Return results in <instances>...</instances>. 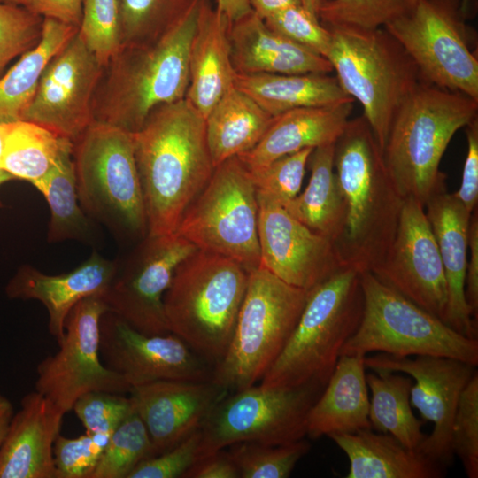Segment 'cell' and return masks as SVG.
<instances>
[{
    "instance_id": "7",
    "label": "cell",
    "mask_w": 478,
    "mask_h": 478,
    "mask_svg": "<svg viewBox=\"0 0 478 478\" xmlns=\"http://www.w3.org/2000/svg\"><path fill=\"white\" fill-rule=\"evenodd\" d=\"M331 42L326 58L344 92L357 100L382 148L391 123L421 82L417 66L384 27H328Z\"/></svg>"
},
{
    "instance_id": "46",
    "label": "cell",
    "mask_w": 478,
    "mask_h": 478,
    "mask_svg": "<svg viewBox=\"0 0 478 478\" xmlns=\"http://www.w3.org/2000/svg\"><path fill=\"white\" fill-rule=\"evenodd\" d=\"M264 21L274 32L326 58L330 47L331 32L302 4L286 7Z\"/></svg>"
},
{
    "instance_id": "28",
    "label": "cell",
    "mask_w": 478,
    "mask_h": 478,
    "mask_svg": "<svg viewBox=\"0 0 478 478\" xmlns=\"http://www.w3.org/2000/svg\"><path fill=\"white\" fill-rule=\"evenodd\" d=\"M365 369L363 356H340L322 393L309 412L310 438L372 428Z\"/></svg>"
},
{
    "instance_id": "18",
    "label": "cell",
    "mask_w": 478,
    "mask_h": 478,
    "mask_svg": "<svg viewBox=\"0 0 478 478\" xmlns=\"http://www.w3.org/2000/svg\"><path fill=\"white\" fill-rule=\"evenodd\" d=\"M104 67L77 32L47 65L22 120L74 143L94 121L92 102Z\"/></svg>"
},
{
    "instance_id": "53",
    "label": "cell",
    "mask_w": 478,
    "mask_h": 478,
    "mask_svg": "<svg viewBox=\"0 0 478 478\" xmlns=\"http://www.w3.org/2000/svg\"><path fill=\"white\" fill-rule=\"evenodd\" d=\"M249 3L263 19L290 5L301 4L300 0H249Z\"/></svg>"
},
{
    "instance_id": "3",
    "label": "cell",
    "mask_w": 478,
    "mask_h": 478,
    "mask_svg": "<svg viewBox=\"0 0 478 478\" xmlns=\"http://www.w3.org/2000/svg\"><path fill=\"white\" fill-rule=\"evenodd\" d=\"M204 1L194 0L157 41L121 47L104 67L92 102L94 120L135 133L157 107L185 98L189 47Z\"/></svg>"
},
{
    "instance_id": "27",
    "label": "cell",
    "mask_w": 478,
    "mask_h": 478,
    "mask_svg": "<svg viewBox=\"0 0 478 478\" xmlns=\"http://www.w3.org/2000/svg\"><path fill=\"white\" fill-rule=\"evenodd\" d=\"M353 102L297 108L277 115L259 142L237 158L248 170H254L304 149L335 143L350 120Z\"/></svg>"
},
{
    "instance_id": "56",
    "label": "cell",
    "mask_w": 478,
    "mask_h": 478,
    "mask_svg": "<svg viewBox=\"0 0 478 478\" xmlns=\"http://www.w3.org/2000/svg\"><path fill=\"white\" fill-rule=\"evenodd\" d=\"M323 1L324 0H300L302 6L316 17H318V12Z\"/></svg>"
},
{
    "instance_id": "54",
    "label": "cell",
    "mask_w": 478,
    "mask_h": 478,
    "mask_svg": "<svg viewBox=\"0 0 478 478\" xmlns=\"http://www.w3.org/2000/svg\"><path fill=\"white\" fill-rule=\"evenodd\" d=\"M216 8L230 22L243 17L252 11L249 0H217Z\"/></svg>"
},
{
    "instance_id": "50",
    "label": "cell",
    "mask_w": 478,
    "mask_h": 478,
    "mask_svg": "<svg viewBox=\"0 0 478 478\" xmlns=\"http://www.w3.org/2000/svg\"><path fill=\"white\" fill-rule=\"evenodd\" d=\"M467 266L465 281V297L472 318H478V211L475 208L470 215L468 227Z\"/></svg>"
},
{
    "instance_id": "5",
    "label": "cell",
    "mask_w": 478,
    "mask_h": 478,
    "mask_svg": "<svg viewBox=\"0 0 478 478\" xmlns=\"http://www.w3.org/2000/svg\"><path fill=\"white\" fill-rule=\"evenodd\" d=\"M248 277L236 261L197 249L178 265L164 295L169 332L213 367L230 343Z\"/></svg>"
},
{
    "instance_id": "10",
    "label": "cell",
    "mask_w": 478,
    "mask_h": 478,
    "mask_svg": "<svg viewBox=\"0 0 478 478\" xmlns=\"http://www.w3.org/2000/svg\"><path fill=\"white\" fill-rule=\"evenodd\" d=\"M364 312L341 355L381 351L396 357L436 356L477 366L478 341L468 338L379 281L360 273Z\"/></svg>"
},
{
    "instance_id": "14",
    "label": "cell",
    "mask_w": 478,
    "mask_h": 478,
    "mask_svg": "<svg viewBox=\"0 0 478 478\" xmlns=\"http://www.w3.org/2000/svg\"><path fill=\"white\" fill-rule=\"evenodd\" d=\"M108 307L99 295L83 298L69 312L58 351L37 366L35 389L65 414L83 395L129 394L131 386L107 368L99 352V323Z\"/></svg>"
},
{
    "instance_id": "1",
    "label": "cell",
    "mask_w": 478,
    "mask_h": 478,
    "mask_svg": "<svg viewBox=\"0 0 478 478\" xmlns=\"http://www.w3.org/2000/svg\"><path fill=\"white\" fill-rule=\"evenodd\" d=\"M133 138L148 235L174 233L215 168L205 119L184 98L157 107Z\"/></svg>"
},
{
    "instance_id": "15",
    "label": "cell",
    "mask_w": 478,
    "mask_h": 478,
    "mask_svg": "<svg viewBox=\"0 0 478 478\" xmlns=\"http://www.w3.org/2000/svg\"><path fill=\"white\" fill-rule=\"evenodd\" d=\"M197 248L172 233L147 235L120 261L102 298L111 312L145 335L170 333L163 298L178 265Z\"/></svg>"
},
{
    "instance_id": "2",
    "label": "cell",
    "mask_w": 478,
    "mask_h": 478,
    "mask_svg": "<svg viewBox=\"0 0 478 478\" xmlns=\"http://www.w3.org/2000/svg\"><path fill=\"white\" fill-rule=\"evenodd\" d=\"M334 169L345 204L336 250L344 266L373 272L394 240L404 198L363 115L350 119L335 143Z\"/></svg>"
},
{
    "instance_id": "59",
    "label": "cell",
    "mask_w": 478,
    "mask_h": 478,
    "mask_svg": "<svg viewBox=\"0 0 478 478\" xmlns=\"http://www.w3.org/2000/svg\"><path fill=\"white\" fill-rule=\"evenodd\" d=\"M463 2V6L466 9V10H469L470 11V0H462Z\"/></svg>"
},
{
    "instance_id": "47",
    "label": "cell",
    "mask_w": 478,
    "mask_h": 478,
    "mask_svg": "<svg viewBox=\"0 0 478 478\" xmlns=\"http://www.w3.org/2000/svg\"><path fill=\"white\" fill-rule=\"evenodd\" d=\"M109 439L87 432L74 438L59 434L53 446L57 478H90Z\"/></svg>"
},
{
    "instance_id": "8",
    "label": "cell",
    "mask_w": 478,
    "mask_h": 478,
    "mask_svg": "<svg viewBox=\"0 0 478 478\" xmlns=\"http://www.w3.org/2000/svg\"><path fill=\"white\" fill-rule=\"evenodd\" d=\"M80 204L117 238L139 242L148 235L133 133L94 120L73 143Z\"/></svg>"
},
{
    "instance_id": "12",
    "label": "cell",
    "mask_w": 478,
    "mask_h": 478,
    "mask_svg": "<svg viewBox=\"0 0 478 478\" xmlns=\"http://www.w3.org/2000/svg\"><path fill=\"white\" fill-rule=\"evenodd\" d=\"M462 0H418L411 12L384 28L418 68L421 81L478 101V59L474 31Z\"/></svg>"
},
{
    "instance_id": "52",
    "label": "cell",
    "mask_w": 478,
    "mask_h": 478,
    "mask_svg": "<svg viewBox=\"0 0 478 478\" xmlns=\"http://www.w3.org/2000/svg\"><path fill=\"white\" fill-rule=\"evenodd\" d=\"M83 0H29L26 6L30 12L61 22L80 27Z\"/></svg>"
},
{
    "instance_id": "39",
    "label": "cell",
    "mask_w": 478,
    "mask_h": 478,
    "mask_svg": "<svg viewBox=\"0 0 478 478\" xmlns=\"http://www.w3.org/2000/svg\"><path fill=\"white\" fill-rule=\"evenodd\" d=\"M310 449L311 443L303 438L281 445L243 442L230 445L227 451L240 478H286Z\"/></svg>"
},
{
    "instance_id": "31",
    "label": "cell",
    "mask_w": 478,
    "mask_h": 478,
    "mask_svg": "<svg viewBox=\"0 0 478 478\" xmlns=\"http://www.w3.org/2000/svg\"><path fill=\"white\" fill-rule=\"evenodd\" d=\"M273 118L245 93L231 88L205 117L206 141L214 166L251 150Z\"/></svg>"
},
{
    "instance_id": "51",
    "label": "cell",
    "mask_w": 478,
    "mask_h": 478,
    "mask_svg": "<svg viewBox=\"0 0 478 478\" xmlns=\"http://www.w3.org/2000/svg\"><path fill=\"white\" fill-rule=\"evenodd\" d=\"M183 478H240L237 466L225 449L197 460Z\"/></svg>"
},
{
    "instance_id": "17",
    "label": "cell",
    "mask_w": 478,
    "mask_h": 478,
    "mask_svg": "<svg viewBox=\"0 0 478 478\" xmlns=\"http://www.w3.org/2000/svg\"><path fill=\"white\" fill-rule=\"evenodd\" d=\"M104 365L131 388L162 380L211 381L213 366L173 333H141L111 312L99 323Z\"/></svg>"
},
{
    "instance_id": "34",
    "label": "cell",
    "mask_w": 478,
    "mask_h": 478,
    "mask_svg": "<svg viewBox=\"0 0 478 478\" xmlns=\"http://www.w3.org/2000/svg\"><path fill=\"white\" fill-rule=\"evenodd\" d=\"M0 127L3 135L0 173L5 181L18 178L32 184L50 171L63 150L73 143L28 120L0 124Z\"/></svg>"
},
{
    "instance_id": "24",
    "label": "cell",
    "mask_w": 478,
    "mask_h": 478,
    "mask_svg": "<svg viewBox=\"0 0 478 478\" xmlns=\"http://www.w3.org/2000/svg\"><path fill=\"white\" fill-rule=\"evenodd\" d=\"M425 212L439 250L447 283L448 302L444 323L458 333L477 339V321L465 297L471 212L447 192L430 199Z\"/></svg>"
},
{
    "instance_id": "36",
    "label": "cell",
    "mask_w": 478,
    "mask_h": 478,
    "mask_svg": "<svg viewBox=\"0 0 478 478\" xmlns=\"http://www.w3.org/2000/svg\"><path fill=\"white\" fill-rule=\"evenodd\" d=\"M366 380L371 391V427L394 436L405 447L417 451L427 435L421 430L422 422L412 411V377L398 372L378 371L366 374Z\"/></svg>"
},
{
    "instance_id": "32",
    "label": "cell",
    "mask_w": 478,
    "mask_h": 478,
    "mask_svg": "<svg viewBox=\"0 0 478 478\" xmlns=\"http://www.w3.org/2000/svg\"><path fill=\"white\" fill-rule=\"evenodd\" d=\"M335 143L315 148L307 166L311 176L305 190L283 208L313 232L332 240L341 236L345 204L334 169Z\"/></svg>"
},
{
    "instance_id": "58",
    "label": "cell",
    "mask_w": 478,
    "mask_h": 478,
    "mask_svg": "<svg viewBox=\"0 0 478 478\" xmlns=\"http://www.w3.org/2000/svg\"><path fill=\"white\" fill-rule=\"evenodd\" d=\"M2 154H3V135H2V131L0 127V165H1Z\"/></svg>"
},
{
    "instance_id": "16",
    "label": "cell",
    "mask_w": 478,
    "mask_h": 478,
    "mask_svg": "<svg viewBox=\"0 0 478 478\" xmlns=\"http://www.w3.org/2000/svg\"><path fill=\"white\" fill-rule=\"evenodd\" d=\"M364 364L374 372H398L413 379L410 402L423 420L434 424L431 434L417 451L442 467L451 465L454 456L451 435L456 409L476 366L451 358L415 356L412 358L386 353L365 356Z\"/></svg>"
},
{
    "instance_id": "21",
    "label": "cell",
    "mask_w": 478,
    "mask_h": 478,
    "mask_svg": "<svg viewBox=\"0 0 478 478\" xmlns=\"http://www.w3.org/2000/svg\"><path fill=\"white\" fill-rule=\"evenodd\" d=\"M228 393L212 381L162 380L133 387L128 396L147 428L156 456L200 429Z\"/></svg>"
},
{
    "instance_id": "38",
    "label": "cell",
    "mask_w": 478,
    "mask_h": 478,
    "mask_svg": "<svg viewBox=\"0 0 478 478\" xmlns=\"http://www.w3.org/2000/svg\"><path fill=\"white\" fill-rule=\"evenodd\" d=\"M150 457L149 433L134 409L112 434L90 478H128L139 463Z\"/></svg>"
},
{
    "instance_id": "29",
    "label": "cell",
    "mask_w": 478,
    "mask_h": 478,
    "mask_svg": "<svg viewBox=\"0 0 478 478\" xmlns=\"http://www.w3.org/2000/svg\"><path fill=\"white\" fill-rule=\"evenodd\" d=\"M350 461L347 478H439L443 467L394 436L360 429L328 436Z\"/></svg>"
},
{
    "instance_id": "45",
    "label": "cell",
    "mask_w": 478,
    "mask_h": 478,
    "mask_svg": "<svg viewBox=\"0 0 478 478\" xmlns=\"http://www.w3.org/2000/svg\"><path fill=\"white\" fill-rule=\"evenodd\" d=\"M74 412L89 434L111 437L121 422L134 412L130 397L103 391L89 392L73 405Z\"/></svg>"
},
{
    "instance_id": "44",
    "label": "cell",
    "mask_w": 478,
    "mask_h": 478,
    "mask_svg": "<svg viewBox=\"0 0 478 478\" xmlns=\"http://www.w3.org/2000/svg\"><path fill=\"white\" fill-rule=\"evenodd\" d=\"M42 23L26 7L0 3V76L12 59L37 45Z\"/></svg>"
},
{
    "instance_id": "22",
    "label": "cell",
    "mask_w": 478,
    "mask_h": 478,
    "mask_svg": "<svg viewBox=\"0 0 478 478\" xmlns=\"http://www.w3.org/2000/svg\"><path fill=\"white\" fill-rule=\"evenodd\" d=\"M64 415L36 390L25 395L0 447V478H57L53 446Z\"/></svg>"
},
{
    "instance_id": "9",
    "label": "cell",
    "mask_w": 478,
    "mask_h": 478,
    "mask_svg": "<svg viewBox=\"0 0 478 478\" xmlns=\"http://www.w3.org/2000/svg\"><path fill=\"white\" fill-rule=\"evenodd\" d=\"M308 294L260 266L249 272L233 335L211 381L228 392L260 382L289 339Z\"/></svg>"
},
{
    "instance_id": "23",
    "label": "cell",
    "mask_w": 478,
    "mask_h": 478,
    "mask_svg": "<svg viewBox=\"0 0 478 478\" xmlns=\"http://www.w3.org/2000/svg\"><path fill=\"white\" fill-rule=\"evenodd\" d=\"M116 261L98 252L71 272L49 275L31 266L19 268L8 282L10 298L40 301L49 314L50 334L58 342L64 336L66 320L73 306L90 296H103L113 276Z\"/></svg>"
},
{
    "instance_id": "57",
    "label": "cell",
    "mask_w": 478,
    "mask_h": 478,
    "mask_svg": "<svg viewBox=\"0 0 478 478\" xmlns=\"http://www.w3.org/2000/svg\"><path fill=\"white\" fill-rule=\"evenodd\" d=\"M29 0H0V3L26 7Z\"/></svg>"
},
{
    "instance_id": "13",
    "label": "cell",
    "mask_w": 478,
    "mask_h": 478,
    "mask_svg": "<svg viewBox=\"0 0 478 478\" xmlns=\"http://www.w3.org/2000/svg\"><path fill=\"white\" fill-rule=\"evenodd\" d=\"M324 388L318 383L289 389L253 385L229 392L200 428L199 459L238 443L281 445L305 438L309 412Z\"/></svg>"
},
{
    "instance_id": "25",
    "label": "cell",
    "mask_w": 478,
    "mask_h": 478,
    "mask_svg": "<svg viewBox=\"0 0 478 478\" xmlns=\"http://www.w3.org/2000/svg\"><path fill=\"white\" fill-rule=\"evenodd\" d=\"M230 21L209 0L202 5L189 52V85L185 99L205 119L218 101L235 86Z\"/></svg>"
},
{
    "instance_id": "48",
    "label": "cell",
    "mask_w": 478,
    "mask_h": 478,
    "mask_svg": "<svg viewBox=\"0 0 478 478\" xmlns=\"http://www.w3.org/2000/svg\"><path fill=\"white\" fill-rule=\"evenodd\" d=\"M200 442L197 429L170 450L143 460L128 478H183L200 459Z\"/></svg>"
},
{
    "instance_id": "55",
    "label": "cell",
    "mask_w": 478,
    "mask_h": 478,
    "mask_svg": "<svg viewBox=\"0 0 478 478\" xmlns=\"http://www.w3.org/2000/svg\"><path fill=\"white\" fill-rule=\"evenodd\" d=\"M13 414L12 404L0 394V447L7 435Z\"/></svg>"
},
{
    "instance_id": "19",
    "label": "cell",
    "mask_w": 478,
    "mask_h": 478,
    "mask_svg": "<svg viewBox=\"0 0 478 478\" xmlns=\"http://www.w3.org/2000/svg\"><path fill=\"white\" fill-rule=\"evenodd\" d=\"M371 273L444 322L448 302L444 271L425 206L416 199H404L391 246Z\"/></svg>"
},
{
    "instance_id": "43",
    "label": "cell",
    "mask_w": 478,
    "mask_h": 478,
    "mask_svg": "<svg viewBox=\"0 0 478 478\" xmlns=\"http://www.w3.org/2000/svg\"><path fill=\"white\" fill-rule=\"evenodd\" d=\"M451 447L469 478L478 477V373L462 391L451 435Z\"/></svg>"
},
{
    "instance_id": "26",
    "label": "cell",
    "mask_w": 478,
    "mask_h": 478,
    "mask_svg": "<svg viewBox=\"0 0 478 478\" xmlns=\"http://www.w3.org/2000/svg\"><path fill=\"white\" fill-rule=\"evenodd\" d=\"M229 41L237 73H329V61L269 28L256 12L230 23Z\"/></svg>"
},
{
    "instance_id": "11",
    "label": "cell",
    "mask_w": 478,
    "mask_h": 478,
    "mask_svg": "<svg viewBox=\"0 0 478 478\" xmlns=\"http://www.w3.org/2000/svg\"><path fill=\"white\" fill-rule=\"evenodd\" d=\"M256 189L243 162L218 165L175 230L197 249L227 257L248 272L260 266Z\"/></svg>"
},
{
    "instance_id": "49",
    "label": "cell",
    "mask_w": 478,
    "mask_h": 478,
    "mask_svg": "<svg viewBox=\"0 0 478 478\" xmlns=\"http://www.w3.org/2000/svg\"><path fill=\"white\" fill-rule=\"evenodd\" d=\"M467 151L463 166L459 189L453 193L456 198L469 212L478 204V120L471 121L466 127Z\"/></svg>"
},
{
    "instance_id": "40",
    "label": "cell",
    "mask_w": 478,
    "mask_h": 478,
    "mask_svg": "<svg viewBox=\"0 0 478 478\" xmlns=\"http://www.w3.org/2000/svg\"><path fill=\"white\" fill-rule=\"evenodd\" d=\"M418 0H324L318 18L326 27H384L412 10Z\"/></svg>"
},
{
    "instance_id": "41",
    "label": "cell",
    "mask_w": 478,
    "mask_h": 478,
    "mask_svg": "<svg viewBox=\"0 0 478 478\" xmlns=\"http://www.w3.org/2000/svg\"><path fill=\"white\" fill-rule=\"evenodd\" d=\"M78 33L105 66L122 47L119 0H83Z\"/></svg>"
},
{
    "instance_id": "33",
    "label": "cell",
    "mask_w": 478,
    "mask_h": 478,
    "mask_svg": "<svg viewBox=\"0 0 478 478\" xmlns=\"http://www.w3.org/2000/svg\"><path fill=\"white\" fill-rule=\"evenodd\" d=\"M78 30V27L43 18L40 42L0 76V124L22 120L47 65Z\"/></svg>"
},
{
    "instance_id": "30",
    "label": "cell",
    "mask_w": 478,
    "mask_h": 478,
    "mask_svg": "<svg viewBox=\"0 0 478 478\" xmlns=\"http://www.w3.org/2000/svg\"><path fill=\"white\" fill-rule=\"evenodd\" d=\"M235 87L272 117L297 108L354 101L328 73H236Z\"/></svg>"
},
{
    "instance_id": "6",
    "label": "cell",
    "mask_w": 478,
    "mask_h": 478,
    "mask_svg": "<svg viewBox=\"0 0 478 478\" xmlns=\"http://www.w3.org/2000/svg\"><path fill=\"white\" fill-rule=\"evenodd\" d=\"M360 273L344 266L309 291L283 350L260 380L267 389L326 386L364 312Z\"/></svg>"
},
{
    "instance_id": "42",
    "label": "cell",
    "mask_w": 478,
    "mask_h": 478,
    "mask_svg": "<svg viewBox=\"0 0 478 478\" xmlns=\"http://www.w3.org/2000/svg\"><path fill=\"white\" fill-rule=\"evenodd\" d=\"M313 150L304 149L281 157L260 168L247 169L256 194L284 207L299 194Z\"/></svg>"
},
{
    "instance_id": "37",
    "label": "cell",
    "mask_w": 478,
    "mask_h": 478,
    "mask_svg": "<svg viewBox=\"0 0 478 478\" xmlns=\"http://www.w3.org/2000/svg\"><path fill=\"white\" fill-rule=\"evenodd\" d=\"M194 0H119L121 45L151 43L170 30Z\"/></svg>"
},
{
    "instance_id": "20",
    "label": "cell",
    "mask_w": 478,
    "mask_h": 478,
    "mask_svg": "<svg viewBox=\"0 0 478 478\" xmlns=\"http://www.w3.org/2000/svg\"><path fill=\"white\" fill-rule=\"evenodd\" d=\"M260 266L310 291L344 267L335 243L317 234L281 205L257 195Z\"/></svg>"
},
{
    "instance_id": "35",
    "label": "cell",
    "mask_w": 478,
    "mask_h": 478,
    "mask_svg": "<svg viewBox=\"0 0 478 478\" xmlns=\"http://www.w3.org/2000/svg\"><path fill=\"white\" fill-rule=\"evenodd\" d=\"M73 146V143L63 150L50 171L32 183L50 210L47 233L50 243L95 240L93 224L79 201Z\"/></svg>"
},
{
    "instance_id": "4",
    "label": "cell",
    "mask_w": 478,
    "mask_h": 478,
    "mask_svg": "<svg viewBox=\"0 0 478 478\" xmlns=\"http://www.w3.org/2000/svg\"><path fill=\"white\" fill-rule=\"evenodd\" d=\"M478 101L421 81L397 112L382 150L389 175L405 199L426 204L447 192L442 158L454 135L477 119Z\"/></svg>"
}]
</instances>
